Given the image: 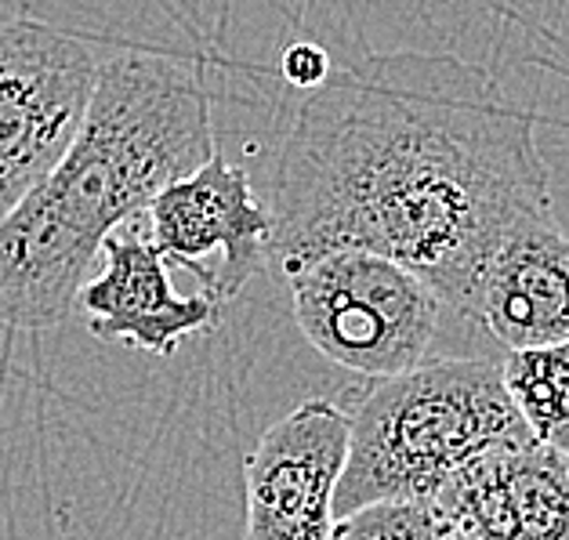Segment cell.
<instances>
[{"instance_id":"cell-1","label":"cell","mask_w":569,"mask_h":540,"mask_svg":"<svg viewBox=\"0 0 569 540\" xmlns=\"http://www.w3.org/2000/svg\"><path fill=\"white\" fill-rule=\"evenodd\" d=\"M269 266L392 258L461 316L497 247L555 218L537 120L447 51L367 54L301 102L276 163Z\"/></svg>"},{"instance_id":"cell-2","label":"cell","mask_w":569,"mask_h":540,"mask_svg":"<svg viewBox=\"0 0 569 540\" xmlns=\"http://www.w3.org/2000/svg\"><path fill=\"white\" fill-rule=\"evenodd\" d=\"M214 152L200 69L160 54H117L99 66L62 160L0 221V323L59 327L109 232Z\"/></svg>"},{"instance_id":"cell-3","label":"cell","mask_w":569,"mask_h":540,"mask_svg":"<svg viewBox=\"0 0 569 540\" xmlns=\"http://www.w3.org/2000/svg\"><path fill=\"white\" fill-rule=\"evenodd\" d=\"M530 439L490 359H428L378 378L349 413L335 519L378 501H436L482 453Z\"/></svg>"},{"instance_id":"cell-4","label":"cell","mask_w":569,"mask_h":540,"mask_svg":"<svg viewBox=\"0 0 569 540\" xmlns=\"http://www.w3.org/2000/svg\"><path fill=\"white\" fill-rule=\"evenodd\" d=\"M283 280L298 330L330 363L378 381L432 359L447 304L399 261L330 251Z\"/></svg>"},{"instance_id":"cell-5","label":"cell","mask_w":569,"mask_h":540,"mask_svg":"<svg viewBox=\"0 0 569 540\" xmlns=\"http://www.w3.org/2000/svg\"><path fill=\"white\" fill-rule=\"evenodd\" d=\"M94 77L84 40L44 22H0V221L62 160Z\"/></svg>"},{"instance_id":"cell-6","label":"cell","mask_w":569,"mask_h":540,"mask_svg":"<svg viewBox=\"0 0 569 540\" xmlns=\"http://www.w3.org/2000/svg\"><path fill=\"white\" fill-rule=\"evenodd\" d=\"M149 240L203 283V298L232 301L254 272L269 266L272 218L251 178L221 152L174 178L149 203Z\"/></svg>"},{"instance_id":"cell-7","label":"cell","mask_w":569,"mask_h":540,"mask_svg":"<svg viewBox=\"0 0 569 540\" xmlns=\"http://www.w3.org/2000/svg\"><path fill=\"white\" fill-rule=\"evenodd\" d=\"M345 450L349 413L327 399H305L266 428L243 461V540H330Z\"/></svg>"},{"instance_id":"cell-8","label":"cell","mask_w":569,"mask_h":540,"mask_svg":"<svg viewBox=\"0 0 569 540\" xmlns=\"http://www.w3.org/2000/svg\"><path fill=\"white\" fill-rule=\"evenodd\" d=\"M99 254L102 269L88 276L73 304L99 341H128L138 352L174 356L182 338L218 323L221 304L203 294H178L168 261L134 221L109 232Z\"/></svg>"},{"instance_id":"cell-9","label":"cell","mask_w":569,"mask_h":540,"mask_svg":"<svg viewBox=\"0 0 569 540\" xmlns=\"http://www.w3.org/2000/svg\"><path fill=\"white\" fill-rule=\"evenodd\" d=\"M432 504L453 540H569V457L530 436L471 461Z\"/></svg>"},{"instance_id":"cell-10","label":"cell","mask_w":569,"mask_h":540,"mask_svg":"<svg viewBox=\"0 0 569 540\" xmlns=\"http://www.w3.org/2000/svg\"><path fill=\"white\" fill-rule=\"evenodd\" d=\"M461 320L482 327L505 352L569 338V237L559 218H540L497 247Z\"/></svg>"},{"instance_id":"cell-11","label":"cell","mask_w":569,"mask_h":540,"mask_svg":"<svg viewBox=\"0 0 569 540\" xmlns=\"http://www.w3.org/2000/svg\"><path fill=\"white\" fill-rule=\"evenodd\" d=\"M497 370L530 436L569 457V338L505 352Z\"/></svg>"},{"instance_id":"cell-12","label":"cell","mask_w":569,"mask_h":540,"mask_svg":"<svg viewBox=\"0 0 569 540\" xmlns=\"http://www.w3.org/2000/svg\"><path fill=\"white\" fill-rule=\"evenodd\" d=\"M330 540H450V530L432 501H378L335 519Z\"/></svg>"},{"instance_id":"cell-13","label":"cell","mask_w":569,"mask_h":540,"mask_svg":"<svg viewBox=\"0 0 569 540\" xmlns=\"http://www.w3.org/2000/svg\"><path fill=\"white\" fill-rule=\"evenodd\" d=\"M280 66H283L287 84L309 88V91H316L330 73H335V69H330V54L319 44H312V40H295V44L283 51Z\"/></svg>"},{"instance_id":"cell-14","label":"cell","mask_w":569,"mask_h":540,"mask_svg":"<svg viewBox=\"0 0 569 540\" xmlns=\"http://www.w3.org/2000/svg\"><path fill=\"white\" fill-rule=\"evenodd\" d=\"M450 540H453V537H450Z\"/></svg>"}]
</instances>
